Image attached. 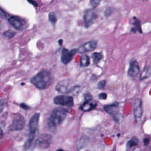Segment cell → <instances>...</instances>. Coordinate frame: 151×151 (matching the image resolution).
<instances>
[{"label":"cell","mask_w":151,"mask_h":151,"mask_svg":"<svg viewBox=\"0 0 151 151\" xmlns=\"http://www.w3.org/2000/svg\"><path fill=\"white\" fill-rule=\"evenodd\" d=\"M52 78L50 72L45 70L40 71L30 80V82L40 90L48 88L52 83Z\"/></svg>","instance_id":"obj_1"},{"label":"cell","mask_w":151,"mask_h":151,"mask_svg":"<svg viewBox=\"0 0 151 151\" xmlns=\"http://www.w3.org/2000/svg\"><path fill=\"white\" fill-rule=\"evenodd\" d=\"M67 116V110L63 107L54 109L51 113L48 120L47 124L50 128H55L60 125Z\"/></svg>","instance_id":"obj_2"},{"label":"cell","mask_w":151,"mask_h":151,"mask_svg":"<svg viewBox=\"0 0 151 151\" xmlns=\"http://www.w3.org/2000/svg\"><path fill=\"white\" fill-rule=\"evenodd\" d=\"M98 15L93 9H86L83 14V20L84 27L87 28L90 27L96 21Z\"/></svg>","instance_id":"obj_3"},{"label":"cell","mask_w":151,"mask_h":151,"mask_svg":"<svg viewBox=\"0 0 151 151\" xmlns=\"http://www.w3.org/2000/svg\"><path fill=\"white\" fill-rule=\"evenodd\" d=\"M54 103L57 105L71 107L74 104V100L72 96L58 95L54 98Z\"/></svg>","instance_id":"obj_4"},{"label":"cell","mask_w":151,"mask_h":151,"mask_svg":"<svg viewBox=\"0 0 151 151\" xmlns=\"http://www.w3.org/2000/svg\"><path fill=\"white\" fill-rule=\"evenodd\" d=\"M52 136L48 134H42L36 140V145L42 149H48L51 143Z\"/></svg>","instance_id":"obj_5"},{"label":"cell","mask_w":151,"mask_h":151,"mask_svg":"<svg viewBox=\"0 0 151 151\" xmlns=\"http://www.w3.org/2000/svg\"><path fill=\"white\" fill-rule=\"evenodd\" d=\"M76 87H71L70 82L68 80H61L55 86V90L60 93L66 94L71 92Z\"/></svg>","instance_id":"obj_6"},{"label":"cell","mask_w":151,"mask_h":151,"mask_svg":"<svg viewBox=\"0 0 151 151\" xmlns=\"http://www.w3.org/2000/svg\"><path fill=\"white\" fill-rule=\"evenodd\" d=\"M25 124V120L24 118L21 116L18 115L15 117L9 126V129L11 131H18L24 129Z\"/></svg>","instance_id":"obj_7"},{"label":"cell","mask_w":151,"mask_h":151,"mask_svg":"<svg viewBox=\"0 0 151 151\" xmlns=\"http://www.w3.org/2000/svg\"><path fill=\"white\" fill-rule=\"evenodd\" d=\"M40 119V114L38 113H35L31 118L29 122V137H35V132L37 130L38 122Z\"/></svg>","instance_id":"obj_8"},{"label":"cell","mask_w":151,"mask_h":151,"mask_svg":"<svg viewBox=\"0 0 151 151\" xmlns=\"http://www.w3.org/2000/svg\"><path fill=\"white\" fill-rule=\"evenodd\" d=\"M77 52V49H73L69 51L68 49L64 48L61 53V61L64 64H67L73 59L74 55Z\"/></svg>","instance_id":"obj_9"},{"label":"cell","mask_w":151,"mask_h":151,"mask_svg":"<svg viewBox=\"0 0 151 151\" xmlns=\"http://www.w3.org/2000/svg\"><path fill=\"white\" fill-rule=\"evenodd\" d=\"M133 114L136 119H140L143 115V104L140 99H136L133 103Z\"/></svg>","instance_id":"obj_10"},{"label":"cell","mask_w":151,"mask_h":151,"mask_svg":"<svg viewBox=\"0 0 151 151\" xmlns=\"http://www.w3.org/2000/svg\"><path fill=\"white\" fill-rule=\"evenodd\" d=\"M103 109L107 113L110 114L114 120H118L119 114V103H114L111 104H107L103 106Z\"/></svg>","instance_id":"obj_11"},{"label":"cell","mask_w":151,"mask_h":151,"mask_svg":"<svg viewBox=\"0 0 151 151\" xmlns=\"http://www.w3.org/2000/svg\"><path fill=\"white\" fill-rule=\"evenodd\" d=\"M97 44V42L96 40H91L85 42L84 44L80 46L78 49H77V52L80 53H84L86 52L93 51L96 48Z\"/></svg>","instance_id":"obj_12"},{"label":"cell","mask_w":151,"mask_h":151,"mask_svg":"<svg viewBox=\"0 0 151 151\" xmlns=\"http://www.w3.org/2000/svg\"><path fill=\"white\" fill-rule=\"evenodd\" d=\"M140 71V68L138 63L136 60H132L130 62L129 68L127 71V74L129 77L135 78Z\"/></svg>","instance_id":"obj_13"},{"label":"cell","mask_w":151,"mask_h":151,"mask_svg":"<svg viewBox=\"0 0 151 151\" xmlns=\"http://www.w3.org/2000/svg\"><path fill=\"white\" fill-rule=\"evenodd\" d=\"M8 22L16 29L21 30L23 28V23L21 20L16 16H12L9 18Z\"/></svg>","instance_id":"obj_14"},{"label":"cell","mask_w":151,"mask_h":151,"mask_svg":"<svg viewBox=\"0 0 151 151\" xmlns=\"http://www.w3.org/2000/svg\"><path fill=\"white\" fill-rule=\"evenodd\" d=\"M96 107V104L94 103L90 102H84L80 107V109L83 111H88L91 110L95 109Z\"/></svg>","instance_id":"obj_15"},{"label":"cell","mask_w":151,"mask_h":151,"mask_svg":"<svg viewBox=\"0 0 151 151\" xmlns=\"http://www.w3.org/2000/svg\"><path fill=\"white\" fill-rule=\"evenodd\" d=\"M60 17V15L59 13L57 12H51L48 14V20L51 24L54 25L58 21Z\"/></svg>","instance_id":"obj_16"},{"label":"cell","mask_w":151,"mask_h":151,"mask_svg":"<svg viewBox=\"0 0 151 151\" xmlns=\"http://www.w3.org/2000/svg\"><path fill=\"white\" fill-rule=\"evenodd\" d=\"M150 76V67L149 65L146 66L141 73L140 76V80H143L145 78L149 77Z\"/></svg>","instance_id":"obj_17"},{"label":"cell","mask_w":151,"mask_h":151,"mask_svg":"<svg viewBox=\"0 0 151 151\" xmlns=\"http://www.w3.org/2000/svg\"><path fill=\"white\" fill-rule=\"evenodd\" d=\"M90 58L87 55L84 54L81 56L80 60V65L81 67H87L90 65Z\"/></svg>","instance_id":"obj_18"},{"label":"cell","mask_w":151,"mask_h":151,"mask_svg":"<svg viewBox=\"0 0 151 151\" xmlns=\"http://www.w3.org/2000/svg\"><path fill=\"white\" fill-rule=\"evenodd\" d=\"M91 58L93 59L94 64H97L99 61L103 59V55L101 52H94L91 55Z\"/></svg>","instance_id":"obj_19"},{"label":"cell","mask_w":151,"mask_h":151,"mask_svg":"<svg viewBox=\"0 0 151 151\" xmlns=\"http://www.w3.org/2000/svg\"><path fill=\"white\" fill-rule=\"evenodd\" d=\"M138 143H139L138 139L136 137H133L127 142V148L128 149H130V148L137 145Z\"/></svg>","instance_id":"obj_20"},{"label":"cell","mask_w":151,"mask_h":151,"mask_svg":"<svg viewBox=\"0 0 151 151\" xmlns=\"http://www.w3.org/2000/svg\"><path fill=\"white\" fill-rule=\"evenodd\" d=\"M134 26H135V29L138 31L140 33L142 32V30H141V26H140V21L137 19V18H134V22L133 24Z\"/></svg>","instance_id":"obj_21"},{"label":"cell","mask_w":151,"mask_h":151,"mask_svg":"<svg viewBox=\"0 0 151 151\" xmlns=\"http://www.w3.org/2000/svg\"><path fill=\"white\" fill-rule=\"evenodd\" d=\"M4 35L9 38H13L15 35V32L9 29V30L5 31L4 32Z\"/></svg>","instance_id":"obj_22"},{"label":"cell","mask_w":151,"mask_h":151,"mask_svg":"<svg viewBox=\"0 0 151 151\" xmlns=\"http://www.w3.org/2000/svg\"><path fill=\"white\" fill-rule=\"evenodd\" d=\"M87 139H86L85 137H84L83 139L81 138L80 140L79 143H78V149H81V148L84 147L87 143Z\"/></svg>","instance_id":"obj_23"},{"label":"cell","mask_w":151,"mask_h":151,"mask_svg":"<svg viewBox=\"0 0 151 151\" xmlns=\"http://www.w3.org/2000/svg\"><path fill=\"white\" fill-rule=\"evenodd\" d=\"M106 81L105 80H103L100 81H99L97 84V87L98 88L100 89V90H103L104 89V88L105 87V86H106Z\"/></svg>","instance_id":"obj_24"},{"label":"cell","mask_w":151,"mask_h":151,"mask_svg":"<svg viewBox=\"0 0 151 151\" xmlns=\"http://www.w3.org/2000/svg\"><path fill=\"white\" fill-rule=\"evenodd\" d=\"M84 102H90L92 100L93 97L90 93H86L84 96Z\"/></svg>","instance_id":"obj_25"},{"label":"cell","mask_w":151,"mask_h":151,"mask_svg":"<svg viewBox=\"0 0 151 151\" xmlns=\"http://www.w3.org/2000/svg\"><path fill=\"white\" fill-rule=\"evenodd\" d=\"M90 2L91 6H93V8H95L99 5V4L100 3V1H99V0H91L90 1Z\"/></svg>","instance_id":"obj_26"},{"label":"cell","mask_w":151,"mask_h":151,"mask_svg":"<svg viewBox=\"0 0 151 151\" xmlns=\"http://www.w3.org/2000/svg\"><path fill=\"white\" fill-rule=\"evenodd\" d=\"M112 11H113V9H112L111 8H107V9L105 10V11H104V15H105L106 17L109 16L110 14H111Z\"/></svg>","instance_id":"obj_27"},{"label":"cell","mask_w":151,"mask_h":151,"mask_svg":"<svg viewBox=\"0 0 151 151\" xmlns=\"http://www.w3.org/2000/svg\"><path fill=\"white\" fill-rule=\"evenodd\" d=\"M98 97L101 100H106L107 98V94L106 93H101L99 94Z\"/></svg>","instance_id":"obj_28"},{"label":"cell","mask_w":151,"mask_h":151,"mask_svg":"<svg viewBox=\"0 0 151 151\" xmlns=\"http://www.w3.org/2000/svg\"><path fill=\"white\" fill-rule=\"evenodd\" d=\"M4 107H5V101L4 100L1 99V100H0V113L4 109Z\"/></svg>","instance_id":"obj_29"},{"label":"cell","mask_w":151,"mask_h":151,"mask_svg":"<svg viewBox=\"0 0 151 151\" xmlns=\"http://www.w3.org/2000/svg\"><path fill=\"white\" fill-rule=\"evenodd\" d=\"M0 17L3 18H5L6 17V14L1 8H0Z\"/></svg>","instance_id":"obj_30"},{"label":"cell","mask_w":151,"mask_h":151,"mask_svg":"<svg viewBox=\"0 0 151 151\" xmlns=\"http://www.w3.org/2000/svg\"><path fill=\"white\" fill-rule=\"evenodd\" d=\"M21 107L23 109H25V110H27V109H29V106H28L27 105H26L24 103H21Z\"/></svg>","instance_id":"obj_31"},{"label":"cell","mask_w":151,"mask_h":151,"mask_svg":"<svg viewBox=\"0 0 151 151\" xmlns=\"http://www.w3.org/2000/svg\"><path fill=\"white\" fill-rule=\"evenodd\" d=\"M149 138H145L143 140V143L145 145H147L149 143Z\"/></svg>","instance_id":"obj_32"},{"label":"cell","mask_w":151,"mask_h":151,"mask_svg":"<svg viewBox=\"0 0 151 151\" xmlns=\"http://www.w3.org/2000/svg\"><path fill=\"white\" fill-rule=\"evenodd\" d=\"M2 136H3V132H2V129L0 127V139L2 137Z\"/></svg>","instance_id":"obj_33"},{"label":"cell","mask_w":151,"mask_h":151,"mask_svg":"<svg viewBox=\"0 0 151 151\" xmlns=\"http://www.w3.org/2000/svg\"><path fill=\"white\" fill-rule=\"evenodd\" d=\"M29 3H31V4H33L34 6H37V4L35 2V1H28Z\"/></svg>","instance_id":"obj_34"},{"label":"cell","mask_w":151,"mask_h":151,"mask_svg":"<svg viewBox=\"0 0 151 151\" xmlns=\"http://www.w3.org/2000/svg\"><path fill=\"white\" fill-rule=\"evenodd\" d=\"M56 151H65V150H63V149H59L57 150Z\"/></svg>","instance_id":"obj_35"}]
</instances>
